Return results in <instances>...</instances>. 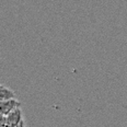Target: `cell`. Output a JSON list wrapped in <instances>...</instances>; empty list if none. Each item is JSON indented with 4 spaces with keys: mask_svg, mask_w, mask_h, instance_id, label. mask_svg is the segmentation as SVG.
<instances>
[{
    "mask_svg": "<svg viewBox=\"0 0 127 127\" xmlns=\"http://www.w3.org/2000/svg\"><path fill=\"white\" fill-rule=\"evenodd\" d=\"M23 122L21 108H18L14 112L10 113L9 115L1 116L0 127H18Z\"/></svg>",
    "mask_w": 127,
    "mask_h": 127,
    "instance_id": "6da1fadb",
    "label": "cell"
},
{
    "mask_svg": "<svg viewBox=\"0 0 127 127\" xmlns=\"http://www.w3.org/2000/svg\"><path fill=\"white\" fill-rule=\"evenodd\" d=\"M20 105H21V103L17 99L0 101V114H1V116L9 115L10 113L14 112L15 110L20 108Z\"/></svg>",
    "mask_w": 127,
    "mask_h": 127,
    "instance_id": "7a4b0ae2",
    "label": "cell"
},
{
    "mask_svg": "<svg viewBox=\"0 0 127 127\" xmlns=\"http://www.w3.org/2000/svg\"><path fill=\"white\" fill-rule=\"evenodd\" d=\"M15 99V93L11 89L4 86L0 87V101H7V100Z\"/></svg>",
    "mask_w": 127,
    "mask_h": 127,
    "instance_id": "3957f363",
    "label": "cell"
},
{
    "mask_svg": "<svg viewBox=\"0 0 127 127\" xmlns=\"http://www.w3.org/2000/svg\"><path fill=\"white\" fill-rule=\"evenodd\" d=\"M18 127H24V122H22V123H21V124H20V125L18 126Z\"/></svg>",
    "mask_w": 127,
    "mask_h": 127,
    "instance_id": "277c9868",
    "label": "cell"
}]
</instances>
